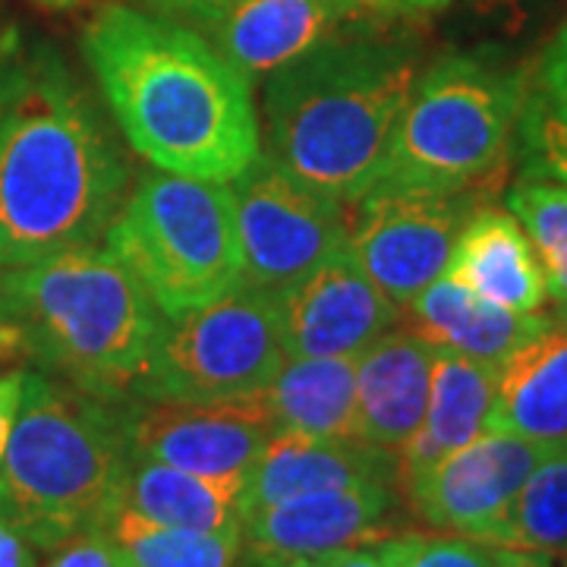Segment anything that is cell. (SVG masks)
<instances>
[{
	"label": "cell",
	"mask_w": 567,
	"mask_h": 567,
	"mask_svg": "<svg viewBox=\"0 0 567 567\" xmlns=\"http://www.w3.org/2000/svg\"><path fill=\"white\" fill-rule=\"evenodd\" d=\"M39 3H44V7H76L80 0H39Z\"/></svg>",
	"instance_id": "f35d334b"
},
{
	"label": "cell",
	"mask_w": 567,
	"mask_h": 567,
	"mask_svg": "<svg viewBox=\"0 0 567 567\" xmlns=\"http://www.w3.org/2000/svg\"><path fill=\"white\" fill-rule=\"evenodd\" d=\"M259 401L278 432L357 439V360L287 357Z\"/></svg>",
	"instance_id": "603a6c76"
},
{
	"label": "cell",
	"mask_w": 567,
	"mask_h": 567,
	"mask_svg": "<svg viewBox=\"0 0 567 567\" xmlns=\"http://www.w3.org/2000/svg\"><path fill=\"white\" fill-rule=\"evenodd\" d=\"M244 567H385L379 548H334L319 555H297V558H268V561H246Z\"/></svg>",
	"instance_id": "f546056e"
},
{
	"label": "cell",
	"mask_w": 567,
	"mask_h": 567,
	"mask_svg": "<svg viewBox=\"0 0 567 567\" xmlns=\"http://www.w3.org/2000/svg\"><path fill=\"white\" fill-rule=\"evenodd\" d=\"M0 567H39V551L20 533L0 527Z\"/></svg>",
	"instance_id": "e575fe53"
},
{
	"label": "cell",
	"mask_w": 567,
	"mask_h": 567,
	"mask_svg": "<svg viewBox=\"0 0 567 567\" xmlns=\"http://www.w3.org/2000/svg\"><path fill=\"white\" fill-rule=\"evenodd\" d=\"M287 360L275 297L237 284L212 303L162 316L133 385L142 401L218 404L259 394Z\"/></svg>",
	"instance_id": "ba28073f"
},
{
	"label": "cell",
	"mask_w": 567,
	"mask_h": 567,
	"mask_svg": "<svg viewBox=\"0 0 567 567\" xmlns=\"http://www.w3.org/2000/svg\"><path fill=\"white\" fill-rule=\"evenodd\" d=\"M246 473L203 476L181 466L130 454L123 507L167 527L240 533L244 527Z\"/></svg>",
	"instance_id": "7402d4cb"
},
{
	"label": "cell",
	"mask_w": 567,
	"mask_h": 567,
	"mask_svg": "<svg viewBox=\"0 0 567 567\" xmlns=\"http://www.w3.org/2000/svg\"><path fill=\"white\" fill-rule=\"evenodd\" d=\"M114 404L130 454L203 476L249 473L278 432L259 394L218 404L142 401L130 394Z\"/></svg>",
	"instance_id": "7c38bea8"
},
{
	"label": "cell",
	"mask_w": 567,
	"mask_h": 567,
	"mask_svg": "<svg viewBox=\"0 0 567 567\" xmlns=\"http://www.w3.org/2000/svg\"><path fill=\"white\" fill-rule=\"evenodd\" d=\"M480 205L476 193L372 186L350 205L347 249L382 293L406 309L445 275L454 244Z\"/></svg>",
	"instance_id": "30bf717a"
},
{
	"label": "cell",
	"mask_w": 567,
	"mask_h": 567,
	"mask_svg": "<svg viewBox=\"0 0 567 567\" xmlns=\"http://www.w3.org/2000/svg\"><path fill=\"white\" fill-rule=\"evenodd\" d=\"M107 533L136 567H244L240 533L167 527L121 507Z\"/></svg>",
	"instance_id": "484cf974"
},
{
	"label": "cell",
	"mask_w": 567,
	"mask_h": 567,
	"mask_svg": "<svg viewBox=\"0 0 567 567\" xmlns=\"http://www.w3.org/2000/svg\"><path fill=\"white\" fill-rule=\"evenodd\" d=\"M498 555H502V567H567V555H551V551L498 546Z\"/></svg>",
	"instance_id": "d590c367"
},
{
	"label": "cell",
	"mask_w": 567,
	"mask_h": 567,
	"mask_svg": "<svg viewBox=\"0 0 567 567\" xmlns=\"http://www.w3.org/2000/svg\"><path fill=\"white\" fill-rule=\"evenodd\" d=\"M385 567H502L498 546L454 533H394L375 543Z\"/></svg>",
	"instance_id": "83f0119b"
},
{
	"label": "cell",
	"mask_w": 567,
	"mask_h": 567,
	"mask_svg": "<svg viewBox=\"0 0 567 567\" xmlns=\"http://www.w3.org/2000/svg\"><path fill=\"white\" fill-rule=\"evenodd\" d=\"M404 316L432 344L492 365H505L551 324V316L543 312H511L486 303L447 275L429 284Z\"/></svg>",
	"instance_id": "ffe728a7"
},
{
	"label": "cell",
	"mask_w": 567,
	"mask_h": 567,
	"mask_svg": "<svg viewBox=\"0 0 567 567\" xmlns=\"http://www.w3.org/2000/svg\"><path fill=\"white\" fill-rule=\"evenodd\" d=\"M488 429L567 442V309L502 365Z\"/></svg>",
	"instance_id": "44dd1931"
},
{
	"label": "cell",
	"mask_w": 567,
	"mask_h": 567,
	"mask_svg": "<svg viewBox=\"0 0 567 567\" xmlns=\"http://www.w3.org/2000/svg\"><path fill=\"white\" fill-rule=\"evenodd\" d=\"M287 357H350L401 324L404 309L365 275L350 249H338L275 297Z\"/></svg>",
	"instance_id": "4fadbf2b"
},
{
	"label": "cell",
	"mask_w": 567,
	"mask_h": 567,
	"mask_svg": "<svg viewBox=\"0 0 567 567\" xmlns=\"http://www.w3.org/2000/svg\"><path fill=\"white\" fill-rule=\"evenodd\" d=\"M416 76L420 54L410 41H322L265 76V152L353 205L385 167Z\"/></svg>",
	"instance_id": "3957f363"
},
{
	"label": "cell",
	"mask_w": 567,
	"mask_h": 567,
	"mask_svg": "<svg viewBox=\"0 0 567 567\" xmlns=\"http://www.w3.org/2000/svg\"><path fill=\"white\" fill-rule=\"evenodd\" d=\"M133 189L121 142L61 54L29 48L0 123V268L102 244Z\"/></svg>",
	"instance_id": "7a4b0ae2"
},
{
	"label": "cell",
	"mask_w": 567,
	"mask_h": 567,
	"mask_svg": "<svg viewBox=\"0 0 567 567\" xmlns=\"http://www.w3.org/2000/svg\"><path fill=\"white\" fill-rule=\"evenodd\" d=\"M25 63H29V48L17 35H3L0 39V123L20 95L25 82Z\"/></svg>",
	"instance_id": "4dcf8cb0"
},
{
	"label": "cell",
	"mask_w": 567,
	"mask_h": 567,
	"mask_svg": "<svg viewBox=\"0 0 567 567\" xmlns=\"http://www.w3.org/2000/svg\"><path fill=\"white\" fill-rule=\"evenodd\" d=\"M527 66L454 51L420 70L375 186L476 193L514 155Z\"/></svg>",
	"instance_id": "8992f818"
},
{
	"label": "cell",
	"mask_w": 567,
	"mask_h": 567,
	"mask_svg": "<svg viewBox=\"0 0 567 567\" xmlns=\"http://www.w3.org/2000/svg\"><path fill=\"white\" fill-rule=\"evenodd\" d=\"M10 353H20V350H17V334H13V328H10L3 309H0V360L10 357Z\"/></svg>",
	"instance_id": "74e56055"
},
{
	"label": "cell",
	"mask_w": 567,
	"mask_h": 567,
	"mask_svg": "<svg viewBox=\"0 0 567 567\" xmlns=\"http://www.w3.org/2000/svg\"><path fill=\"white\" fill-rule=\"evenodd\" d=\"M435 344L394 324L357 357V439L401 451L423 425Z\"/></svg>",
	"instance_id": "e0dca14e"
},
{
	"label": "cell",
	"mask_w": 567,
	"mask_h": 567,
	"mask_svg": "<svg viewBox=\"0 0 567 567\" xmlns=\"http://www.w3.org/2000/svg\"><path fill=\"white\" fill-rule=\"evenodd\" d=\"M385 10H410V13H432L442 10L451 0H382Z\"/></svg>",
	"instance_id": "8d00e7d4"
},
{
	"label": "cell",
	"mask_w": 567,
	"mask_h": 567,
	"mask_svg": "<svg viewBox=\"0 0 567 567\" xmlns=\"http://www.w3.org/2000/svg\"><path fill=\"white\" fill-rule=\"evenodd\" d=\"M548 451V442L486 429L404 488L406 511L435 533L492 543L517 492Z\"/></svg>",
	"instance_id": "8fae6325"
},
{
	"label": "cell",
	"mask_w": 567,
	"mask_h": 567,
	"mask_svg": "<svg viewBox=\"0 0 567 567\" xmlns=\"http://www.w3.org/2000/svg\"><path fill=\"white\" fill-rule=\"evenodd\" d=\"M44 567H136L130 561L126 548L107 533V529H92L76 539L54 548L51 561Z\"/></svg>",
	"instance_id": "f1b7e54d"
},
{
	"label": "cell",
	"mask_w": 567,
	"mask_h": 567,
	"mask_svg": "<svg viewBox=\"0 0 567 567\" xmlns=\"http://www.w3.org/2000/svg\"><path fill=\"white\" fill-rule=\"evenodd\" d=\"M130 445L114 401L25 369L22 401L0 461V527L35 551L107 529L123 507Z\"/></svg>",
	"instance_id": "5b68a950"
},
{
	"label": "cell",
	"mask_w": 567,
	"mask_h": 567,
	"mask_svg": "<svg viewBox=\"0 0 567 567\" xmlns=\"http://www.w3.org/2000/svg\"><path fill=\"white\" fill-rule=\"evenodd\" d=\"M0 309L39 372L102 401L133 394L158 306L102 244L0 268Z\"/></svg>",
	"instance_id": "277c9868"
},
{
	"label": "cell",
	"mask_w": 567,
	"mask_h": 567,
	"mask_svg": "<svg viewBox=\"0 0 567 567\" xmlns=\"http://www.w3.org/2000/svg\"><path fill=\"white\" fill-rule=\"evenodd\" d=\"M244 256L240 284L284 293L347 246L350 205L300 181L268 152L230 183Z\"/></svg>",
	"instance_id": "9c48e42d"
},
{
	"label": "cell",
	"mask_w": 567,
	"mask_h": 567,
	"mask_svg": "<svg viewBox=\"0 0 567 567\" xmlns=\"http://www.w3.org/2000/svg\"><path fill=\"white\" fill-rule=\"evenodd\" d=\"M360 3H363V7H385L382 0H360Z\"/></svg>",
	"instance_id": "ab89813d"
},
{
	"label": "cell",
	"mask_w": 567,
	"mask_h": 567,
	"mask_svg": "<svg viewBox=\"0 0 567 567\" xmlns=\"http://www.w3.org/2000/svg\"><path fill=\"white\" fill-rule=\"evenodd\" d=\"M22 382H25V369H10L0 375V461L7 454L13 425H17V413H20L22 401Z\"/></svg>",
	"instance_id": "1f68e13d"
},
{
	"label": "cell",
	"mask_w": 567,
	"mask_h": 567,
	"mask_svg": "<svg viewBox=\"0 0 567 567\" xmlns=\"http://www.w3.org/2000/svg\"><path fill=\"white\" fill-rule=\"evenodd\" d=\"M404 511V492L394 483L312 492L278 505L246 511L240 527L244 565L382 543L401 533L398 527Z\"/></svg>",
	"instance_id": "5bb4252c"
},
{
	"label": "cell",
	"mask_w": 567,
	"mask_h": 567,
	"mask_svg": "<svg viewBox=\"0 0 567 567\" xmlns=\"http://www.w3.org/2000/svg\"><path fill=\"white\" fill-rule=\"evenodd\" d=\"M470 3H473V10H476L480 17H486V20H502L514 29V25H520V22L527 20V13L533 10L536 0H470Z\"/></svg>",
	"instance_id": "836d02e7"
},
{
	"label": "cell",
	"mask_w": 567,
	"mask_h": 567,
	"mask_svg": "<svg viewBox=\"0 0 567 567\" xmlns=\"http://www.w3.org/2000/svg\"><path fill=\"white\" fill-rule=\"evenodd\" d=\"M492 546L567 555V442L551 445L529 473Z\"/></svg>",
	"instance_id": "d4e9b609"
},
{
	"label": "cell",
	"mask_w": 567,
	"mask_h": 567,
	"mask_svg": "<svg viewBox=\"0 0 567 567\" xmlns=\"http://www.w3.org/2000/svg\"><path fill=\"white\" fill-rule=\"evenodd\" d=\"M502 365L483 363L457 350L435 344L432 357V388L423 425L398 451L401 464V492L425 476L439 461L470 445L488 429V416L498 394Z\"/></svg>",
	"instance_id": "ac0fdd59"
},
{
	"label": "cell",
	"mask_w": 567,
	"mask_h": 567,
	"mask_svg": "<svg viewBox=\"0 0 567 567\" xmlns=\"http://www.w3.org/2000/svg\"><path fill=\"white\" fill-rule=\"evenodd\" d=\"M152 13H162L171 20H181L186 25H196L205 17L218 13L224 7H230L234 0H142Z\"/></svg>",
	"instance_id": "d6a6232c"
},
{
	"label": "cell",
	"mask_w": 567,
	"mask_h": 567,
	"mask_svg": "<svg viewBox=\"0 0 567 567\" xmlns=\"http://www.w3.org/2000/svg\"><path fill=\"white\" fill-rule=\"evenodd\" d=\"M445 275L480 300L511 312H539L548 297L536 249L507 208L480 205L470 215Z\"/></svg>",
	"instance_id": "d6986e66"
},
{
	"label": "cell",
	"mask_w": 567,
	"mask_h": 567,
	"mask_svg": "<svg viewBox=\"0 0 567 567\" xmlns=\"http://www.w3.org/2000/svg\"><path fill=\"white\" fill-rule=\"evenodd\" d=\"M514 158L520 181L567 183V20L527 66Z\"/></svg>",
	"instance_id": "cb8c5ba5"
},
{
	"label": "cell",
	"mask_w": 567,
	"mask_h": 567,
	"mask_svg": "<svg viewBox=\"0 0 567 567\" xmlns=\"http://www.w3.org/2000/svg\"><path fill=\"white\" fill-rule=\"evenodd\" d=\"M102 246L162 316H183L234 290L244 275L230 183L145 171Z\"/></svg>",
	"instance_id": "52a82bcc"
},
{
	"label": "cell",
	"mask_w": 567,
	"mask_h": 567,
	"mask_svg": "<svg viewBox=\"0 0 567 567\" xmlns=\"http://www.w3.org/2000/svg\"><path fill=\"white\" fill-rule=\"evenodd\" d=\"M82 58L126 145L167 174L234 183L262 155L252 80L199 29L136 7H104Z\"/></svg>",
	"instance_id": "6da1fadb"
},
{
	"label": "cell",
	"mask_w": 567,
	"mask_h": 567,
	"mask_svg": "<svg viewBox=\"0 0 567 567\" xmlns=\"http://www.w3.org/2000/svg\"><path fill=\"white\" fill-rule=\"evenodd\" d=\"M369 483L401 486L398 451H388L363 439L275 432L246 473L244 514L312 492Z\"/></svg>",
	"instance_id": "2e32d148"
},
{
	"label": "cell",
	"mask_w": 567,
	"mask_h": 567,
	"mask_svg": "<svg viewBox=\"0 0 567 567\" xmlns=\"http://www.w3.org/2000/svg\"><path fill=\"white\" fill-rule=\"evenodd\" d=\"M505 208L527 230L546 275L548 297L567 309V183H514L507 189Z\"/></svg>",
	"instance_id": "4316f807"
},
{
	"label": "cell",
	"mask_w": 567,
	"mask_h": 567,
	"mask_svg": "<svg viewBox=\"0 0 567 567\" xmlns=\"http://www.w3.org/2000/svg\"><path fill=\"white\" fill-rule=\"evenodd\" d=\"M360 10V0H234L193 29H199L240 73L256 80L322 41L344 35L341 29Z\"/></svg>",
	"instance_id": "9a60e30c"
}]
</instances>
